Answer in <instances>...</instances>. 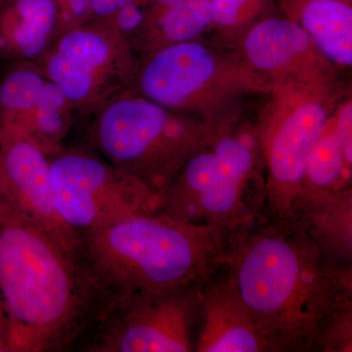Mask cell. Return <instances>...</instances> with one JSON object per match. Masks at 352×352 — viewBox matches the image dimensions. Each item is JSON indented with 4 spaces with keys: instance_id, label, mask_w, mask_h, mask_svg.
Masks as SVG:
<instances>
[{
    "instance_id": "ac0fdd59",
    "label": "cell",
    "mask_w": 352,
    "mask_h": 352,
    "mask_svg": "<svg viewBox=\"0 0 352 352\" xmlns=\"http://www.w3.org/2000/svg\"><path fill=\"white\" fill-rule=\"evenodd\" d=\"M75 113L66 95L47 80L24 133L48 156H55L65 148Z\"/></svg>"
},
{
    "instance_id": "3957f363",
    "label": "cell",
    "mask_w": 352,
    "mask_h": 352,
    "mask_svg": "<svg viewBox=\"0 0 352 352\" xmlns=\"http://www.w3.org/2000/svg\"><path fill=\"white\" fill-rule=\"evenodd\" d=\"M230 233L161 210L80 233V256L104 298L201 286L223 265Z\"/></svg>"
},
{
    "instance_id": "5b68a950",
    "label": "cell",
    "mask_w": 352,
    "mask_h": 352,
    "mask_svg": "<svg viewBox=\"0 0 352 352\" xmlns=\"http://www.w3.org/2000/svg\"><path fill=\"white\" fill-rule=\"evenodd\" d=\"M89 117L92 150L162 197L188 157L214 134L132 89Z\"/></svg>"
},
{
    "instance_id": "ba28073f",
    "label": "cell",
    "mask_w": 352,
    "mask_h": 352,
    "mask_svg": "<svg viewBox=\"0 0 352 352\" xmlns=\"http://www.w3.org/2000/svg\"><path fill=\"white\" fill-rule=\"evenodd\" d=\"M199 287L105 298L78 351L194 352Z\"/></svg>"
},
{
    "instance_id": "7a4b0ae2",
    "label": "cell",
    "mask_w": 352,
    "mask_h": 352,
    "mask_svg": "<svg viewBox=\"0 0 352 352\" xmlns=\"http://www.w3.org/2000/svg\"><path fill=\"white\" fill-rule=\"evenodd\" d=\"M0 298L10 352L78 349L104 296L80 258L0 200Z\"/></svg>"
},
{
    "instance_id": "6da1fadb",
    "label": "cell",
    "mask_w": 352,
    "mask_h": 352,
    "mask_svg": "<svg viewBox=\"0 0 352 352\" xmlns=\"http://www.w3.org/2000/svg\"><path fill=\"white\" fill-rule=\"evenodd\" d=\"M222 266L276 352L352 351L351 267L331 261L307 217L231 233Z\"/></svg>"
},
{
    "instance_id": "52a82bcc",
    "label": "cell",
    "mask_w": 352,
    "mask_h": 352,
    "mask_svg": "<svg viewBox=\"0 0 352 352\" xmlns=\"http://www.w3.org/2000/svg\"><path fill=\"white\" fill-rule=\"evenodd\" d=\"M134 52L107 25L85 23L60 32L38 64L75 112L89 117L131 89L138 67Z\"/></svg>"
},
{
    "instance_id": "4fadbf2b",
    "label": "cell",
    "mask_w": 352,
    "mask_h": 352,
    "mask_svg": "<svg viewBox=\"0 0 352 352\" xmlns=\"http://www.w3.org/2000/svg\"><path fill=\"white\" fill-rule=\"evenodd\" d=\"M61 32L54 0H3L0 3V61L36 62Z\"/></svg>"
},
{
    "instance_id": "7c38bea8",
    "label": "cell",
    "mask_w": 352,
    "mask_h": 352,
    "mask_svg": "<svg viewBox=\"0 0 352 352\" xmlns=\"http://www.w3.org/2000/svg\"><path fill=\"white\" fill-rule=\"evenodd\" d=\"M194 352H276L223 266L199 287Z\"/></svg>"
},
{
    "instance_id": "cb8c5ba5",
    "label": "cell",
    "mask_w": 352,
    "mask_h": 352,
    "mask_svg": "<svg viewBox=\"0 0 352 352\" xmlns=\"http://www.w3.org/2000/svg\"><path fill=\"white\" fill-rule=\"evenodd\" d=\"M2 1H3V0H0V3H1Z\"/></svg>"
},
{
    "instance_id": "277c9868",
    "label": "cell",
    "mask_w": 352,
    "mask_h": 352,
    "mask_svg": "<svg viewBox=\"0 0 352 352\" xmlns=\"http://www.w3.org/2000/svg\"><path fill=\"white\" fill-rule=\"evenodd\" d=\"M263 170L258 138L214 133L173 178L161 212L231 234L266 217Z\"/></svg>"
},
{
    "instance_id": "ffe728a7",
    "label": "cell",
    "mask_w": 352,
    "mask_h": 352,
    "mask_svg": "<svg viewBox=\"0 0 352 352\" xmlns=\"http://www.w3.org/2000/svg\"><path fill=\"white\" fill-rule=\"evenodd\" d=\"M54 1L59 9L61 32L87 22L91 0H54Z\"/></svg>"
},
{
    "instance_id": "2e32d148",
    "label": "cell",
    "mask_w": 352,
    "mask_h": 352,
    "mask_svg": "<svg viewBox=\"0 0 352 352\" xmlns=\"http://www.w3.org/2000/svg\"><path fill=\"white\" fill-rule=\"evenodd\" d=\"M47 78L36 62H13L0 76V131L24 133Z\"/></svg>"
},
{
    "instance_id": "8992f818",
    "label": "cell",
    "mask_w": 352,
    "mask_h": 352,
    "mask_svg": "<svg viewBox=\"0 0 352 352\" xmlns=\"http://www.w3.org/2000/svg\"><path fill=\"white\" fill-rule=\"evenodd\" d=\"M53 207L80 235L161 210L163 197L116 168L94 150L64 148L50 157Z\"/></svg>"
},
{
    "instance_id": "5bb4252c",
    "label": "cell",
    "mask_w": 352,
    "mask_h": 352,
    "mask_svg": "<svg viewBox=\"0 0 352 352\" xmlns=\"http://www.w3.org/2000/svg\"><path fill=\"white\" fill-rule=\"evenodd\" d=\"M314 47L307 32L294 21L270 18L258 23L244 41L245 56L259 71L277 73L291 68Z\"/></svg>"
},
{
    "instance_id": "7402d4cb",
    "label": "cell",
    "mask_w": 352,
    "mask_h": 352,
    "mask_svg": "<svg viewBox=\"0 0 352 352\" xmlns=\"http://www.w3.org/2000/svg\"><path fill=\"white\" fill-rule=\"evenodd\" d=\"M7 333H8V322H7V316L3 303H2L1 298H0V340H3L6 344ZM7 346H8V344H7Z\"/></svg>"
},
{
    "instance_id": "30bf717a",
    "label": "cell",
    "mask_w": 352,
    "mask_h": 352,
    "mask_svg": "<svg viewBox=\"0 0 352 352\" xmlns=\"http://www.w3.org/2000/svg\"><path fill=\"white\" fill-rule=\"evenodd\" d=\"M50 157L29 136L0 131V200L65 247L80 252V237L53 207Z\"/></svg>"
},
{
    "instance_id": "44dd1931",
    "label": "cell",
    "mask_w": 352,
    "mask_h": 352,
    "mask_svg": "<svg viewBox=\"0 0 352 352\" xmlns=\"http://www.w3.org/2000/svg\"><path fill=\"white\" fill-rule=\"evenodd\" d=\"M150 0H91L85 23H105L122 7L131 3L149 4Z\"/></svg>"
},
{
    "instance_id": "e0dca14e",
    "label": "cell",
    "mask_w": 352,
    "mask_h": 352,
    "mask_svg": "<svg viewBox=\"0 0 352 352\" xmlns=\"http://www.w3.org/2000/svg\"><path fill=\"white\" fill-rule=\"evenodd\" d=\"M212 23V0H185L146 27L138 50L149 54L170 44L195 41Z\"/></svg>"
},
{
    "instance_id": "603a6c76",
    "label": "cell",
    "mask_w": 352,
    "mask_h": 352,
    "mask_svg": "<svg viewBox=\"0 0 352 352\" xmlns=\"http://www.w3.org/2000/svg\"><path fill=\"white\" fill-rule=\"evenodd\" d=\"M0 352H10V349H9L6 342L1 340H0Z\"/></svg>"
},
{
    "instance_id": "8fae6325",
    "label": "cell",
    "mask_w": 352,
    "mask_h": 352,
    "mask_svg": "<svg viewBox=\"0 0 352 352\" xmlns=\"http://www.w3.org/2000/svg\"><path fill=\"white\" fill-rule=\"evenodd\" d=\"M219 72V62L207 46L195 41L170 44L138 65L131 89L178 113L195 105L214 85Z\"/></svg>"
},
{
    "instance_id": "d6986e66",
    "label": "cell",
    "mask_w": 352,
    "mask_h": 352,
    "mask_svg": "<svg viewBox=\"0 0 352 352\" xmlns=\"http://www.w3.org/2000/svg\"><path fill=\"white\" fill-rule=\"evenodd\" d=\"M265 0H212L214 23L224 29L237 27L258 10Z\"/></svg>"
},
{
    "instance_id": "9c48e42d",
    "label": "cell",
    "mask_w": 352,
    "mask_h": 352,
    "mask_svg": "<svg viewBox=\"0 0 352 352\" xmlns=\"http://www.w3.org/2000/svg\"><path fill=\"white\" fill-rule=\"evenodd\" d=\"M329 126L320 102L303 101L258 135L265 175L266 217L296 214L310 154Z\"/></svg>"
},
{
    "instance_id": "9a60e30c",
    "label": "cell",
    "mask_w": 352,
    "mask_h": 352,
    "mask_svg": "<svg viewBox=\"0 0 352 352\" xmlns=\"http://www.w3.org/2000/svg\"><path fill=\"white\" fill-rule=\"evenodd\" d=\"M314 47L340 66L352 64V8L344 0H305L300 23Z\"/></svg>"
}]
</instances>
